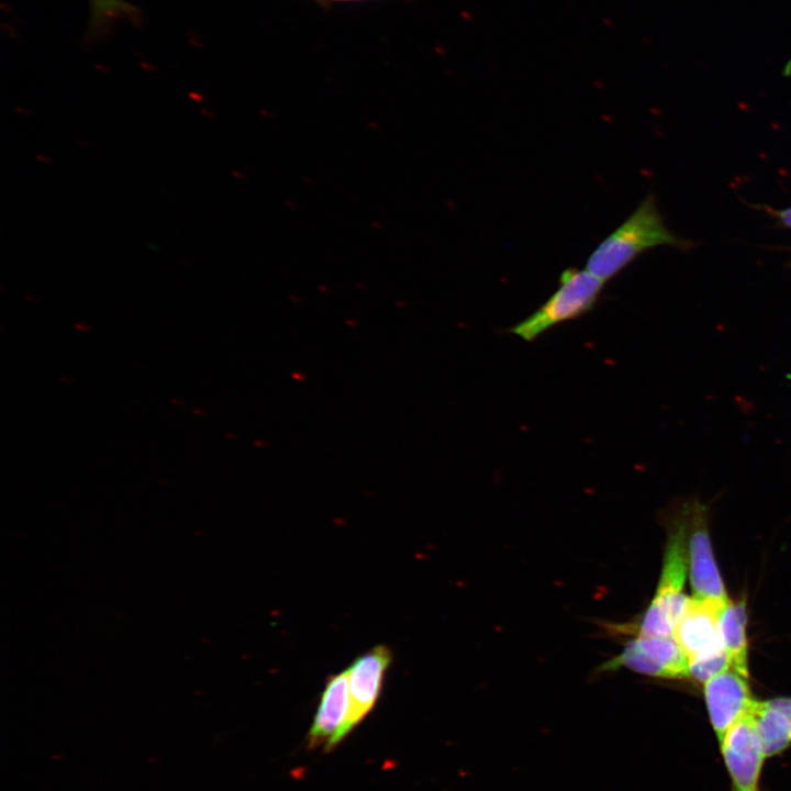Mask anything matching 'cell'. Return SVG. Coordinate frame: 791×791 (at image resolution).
I'll return each mask as SVG.
<instances>
[{"label": "cell", "instance_id": "6da1fadb", "mask_svg": "<svg viewBox=\"0 0 791 791\" xmlns=\"http://www.w3.org/2000/svg\"><path fill=\"white\" fill-rule=\"evenodd\" d=\"M662 245L687 247L666 225L655 197L648 194L637 208L593 249L586 269L608 281L644 252Z\"/></svg>", "mask_w": 791, "mask_h": 791}, {"label": "cell", "instance_id": "7a4b0ae2", "mask_svg": "<svg viewBox=\"0 0 791 791\" xmlns=\"http://www.w3.org/2000/svg\"><path fill=\"white\" fill-rule=\"evenodd\" d=\"M681 510L669 534L658 586L639 622L638 636H673L686 611L689 600L683 592L689 561V503Z\"/></svg>", "mask_w": 791, "mask_h": 791}, {"label": "cell", "instance_id": "3957f363", "mask_svg": "<svg viewBox=\"0 0 791 791\" xmlns=\"http://www.w3.org/2000/svg\"><path fill=\"white\" fill-rule=\"evenodd\" d=\"M604 285L605 281L586 268H567L559 276L556 291L509 331L525 342H532L555 325L576 320L591 311Z\"/></svg>", "mask_w": 791, "mask_h": 791}, {"label": "cell", "instance_id": "277c9868", "mask_svg": "<svg viewBox=\"0 0 791 791\" xmlns=\"http://www.w3.org/2000/svg\"><path fill=\"white\" fill-rule=\"evenodd\" d=\"M627 668L667 679L690 677L689 659L673 636H637L622 651L601 666V670Z\"/></svg>", "mask_w": 791, "mask_h": 791}, {"label": "cell", "instance_id": "5b68a950", "mask_svg": "<svg viewBox=\"0 0 791 791\" xmlns=\"http://www.w3.org/2000/svg\"><path fill=\"white\" fill-rule=\"evenodd\" d=\"M733 791H759L766 758L753 713L735 723L720 742Z\"/></svg>", "mask_w": 791, "mask_h": 791}, {"label": "cell", "instance_id": "8992f818", "mask_svg": "<svg viewBox=\"0 0 791 791\" xmlns=\"http://www.w3.org/2000/svg\"><path fill=\"white\" fill-rule=\"evenodd\" d=\"M691 524L689 564L693 597L723 609L729 600L713 556L706 528V509L698 501L691 502Z\"/></svg>", "mask_w": 791, "mask_h": 791}, {"label": "cell", "instance_id": "52a82bcc", "mask_svg": "<svg viewBox=\"0 0 791 791\" xmlns=\"http://www.w3.org/2000/svg\"><path fill=\"white\" fill-rule=\"evenodd\" d=\"M746 679L728 669L704 682L705 704L718 742L735 723L750 714L758 702Z\"/></svg>", "mask_w": 791, "mask_h": 791}, {"label": "cell", "instance_id": "ba28073f", "mask_svg": "<svg viewBox=\"0 0 791 791\" xmlns=\"http://www.w3.org/2000/svg\"><path fill=\"white\" fill-rule=\"evenodd\" d=\"M350 698L347 669L327 678L308 734V747L335 748L350 733Z\"/></svg>", "mask_w": 791, "mask_h": 791}, {"label": "cell", "instance_id": "9c48e42d", "mask_svg": "<svg viewBox=\"0 0 791 791\" xmlns=\"http://www.w3.org/2000/svg\"><path fill=\"white\" fill-rule=\"evenodd\" d=\"M392 661L386 645H376L358 656L347 668L350 698L348 728L352 732L374 709Z\"/></svg>", "mask_w": 791, "mask_h": 791}, {"label": "cell", "instance_id": "30bf717a", "mask_svg": "<svg viewBox=\"0 0 791 791\" xmlns=\"http://www.w3.org/2000/svg\"><path fill=\"white\" fill-rule=\"evenodd\" d=\"M716 604L689 598L686 611L678 622L673 637L689 661L704 659L724 651L720 630V613Z\"/></svg>", "mask_w": 791, "mask_h": 791}, {"label": "cell", "instance_id": "8fae6325", "mask_svg": "<svg viewBox=\"0 0 791 791\" xmlns=\"http://www.w3.org/2000/svg\"><path fill=\"white\" fill-rule=\"evenodd\" d=\"M746 623L744 601L738 603L729 601L720 613L721 636L731 668L745 678L749 675Z\"/></svg>", "mask_w": 791, "mask_h": 791}, {"label": "cell", "instance_id": "7c38bea8", "mask_svg": "<svg viewBox=\"0 0 791 791\" xmlns=\"http://www.w3.org/2000/svg\"><path fill=\"white\" fill-rule=\"evenodd\" d=\"M766 757L780 754L791 743V724L768 701L757 702L751 712Z\"/></svg>", "mask_w": 791, "mask_h": 791}, {"label": "cell", "instance_id": "4fadbf2b", "mask_svg": "<svg viewBox=\"0 0 791 791\" xmlns=\"http://www.w3.org/2000/svg\"><path fill=\"white\" fill-rule=\"evenodd\" d=\"M731 667L726 651L704 659L690 660L689 671L695 680L706 682Z\"/></svg>", "mask_w": 791, "mask_h": 791}, {"label": "cell", "instance_id": "5bb4252c", "mask_svg": "<svg viewBox=\"0 0 791 791\" xmlns=\"http://www.w3.org/2000/svg\"><path fill=\"white\" fill-rule=\"evenodd\" d=\"M96 22L105 21V19L124 14L131 10L122 0H90Z\"/></svg>", "mask_w": 791, "mask_h": 791}, {"label": "cell", "instance_id": "9a60e30c", "mask_svg": "<svg viewBox=\"0 0 791 791\" xmlns=\"http://www.w3.org/2000/svg\"><path fill=\"white\" fill-rule=\"evenodd\" d=\"M768 703L779 710L791 724V698H776Z\"/></svg>", "mask_w": 791, "mask_h": 791}, {"label": "cell", "instance_id": "2e32d148", "mask_svg": "<svg viewBox=\"0 0 791 791\" xmlns=\"http://www.w3.org/2000/svg\"><path fill=\"white\" fill-rule=\"evenodd\" d=\"M772 214H775L784 226L791 227V208L773 210Z\"/></svg>", "mask_w": 791, "mask_h": 791}, {"label": "cell", "instance_id": "e0dca14e", "mask_svg": "<svg viewBox=\"0 0 791 791\" xmlns=\"http://www.w3.org/2000/svg\"><path fill=\"white\" fill-rule=\"evenodd\" d=\"M783 74L786 76H791V60H789L788 64L786 65Z\"/></svg>", "mask_w": 791, "mask_h": 791}, {"label": "cell", "instance_id": "ac0fdd59", "mask_svg": "<svg viewBox=\"0 0 791 791\" xmlns=\"http://www.w3.org/2000/svg\"><path fill=\"white\" fill-rule=\"evenodd\" d=\"M36 158H37V160L44 161V163H51V161H52V159H49V158H48L47 156H45V155H37Z\"/></svg>", "mask_w": 791, "mask_h": 791}, {"label": "cell", "instance_id": "d6986e66", "mask_svg": "<svg viewBox=\"0 0 791 791\" xmlns=\"http://www.w3.org/2000/svg\"><path fill=\"white\" fill-rule=\"evenodd\" d=\"M326 1H360V0H326Z\"/></svg>", "mask_w": 791, "mask_h": 791}]
</instances>
